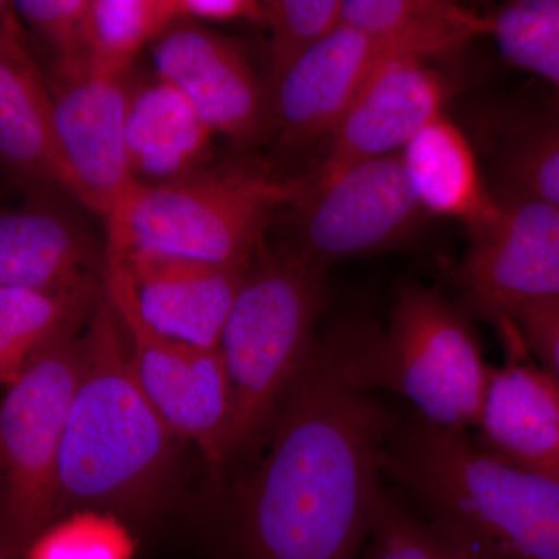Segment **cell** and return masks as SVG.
<instances>
[{"label":"cell","mask_w":559,"mask_h":559,"mask_svg":"<svg viewBox=\"0 0 559 559\" xmlns=\"http://www.w3.org/2000/svg\"><path fill=\"white\" fill-rule=\"evenodd\" d=\"M238 500L245 559H355L380 496L385 417L353 380L342 331L316 342Z\"/></svg>","instance_id":"1"},{"label":"cell","mask_w":559,"mask_h":559,"mask_svg":"<svg viewBox=\"0 0 559 559\" xmlns=\"http://www.w3.org/2000/svg\"><path fill=\"white\" fill-rule=\"evenodd\" d=\"M381 468L463 559H559V480L488 454L466 430L412 418L384 439Z\"/></svg>","instance_id":"2"},{"label":"cell","mask_w":559,"mask_h":559,"mask_svg":"<svg viewBox=\"0 0 559 559\" xmlns=\"http://www.w3.org/2000/svg\"><path fill=\"white\" fill-rule=\"evenodd\" d=\"M173 432L135 378L130 344L105 289L83 333V367L58 459L66 511L143 514L170 473Z\"/></svg>","instance_id":"3"},{"label":"cell","mask_w":559,"mask_h":559,"mask_svg":"<svg viewBox=\"0 0 559 559\" xmlns=\"http://www.w3.org/2000/svg\"><path fill=\"white\" fill-rule=\"evenodd\" d=\"M325 271L286 246L253 257L219 342L230 392L227 457L260 439L314 348Z\"/></svg>","instance_id":"4"},{"label":"cell","mask_w":559,"mask_h":559,"mask_svg":"<svg viewBox=\"0 0 559 559\" xmlns=\"http://www.w3.org/2000/svg\"><path fill=\"white\" fill-rule=\"evenodd\" d=\"M345 358L359 388L409 401L417 417L439 428H474L489 369L463 316L437 290H401L384 331L341 329Z\"/></svg>","instance_id":"5"},{"label":"cell","mask_w":559,"mask_h":559,"mask_svg":"<svg viewBox=\"0 0 559 559\" xmlns=\"http://www.w3.org/2000/svg\"><path fill=\"white\" fill-rule=\"evenodd\" d=\"M307 186L242 167H204L171 182L138 183L106 223L105 249L250 263L275 213L293 207Z\"/></svg>","instance_id":"6"},{"label":"cell","mask_w":559,"mask_h":559,"mask_svg":"<svg viewBox=\"0 0 559 559\" xmlns=\"http://www.w3.org/2000/svg\"><path fill=\"white\" fill-rule=\"evenodd\" d=\"M86 322L44 345L0 401V528L22 555L58 518V459Z\"/></svg>","instance_id":"7"},{"label":"cell","mask_w":559,"mask_h":559,"mask_svg":"<svg viewBox=\"0 0 559 559\" xmlns=\"http://www.w3.org/2000/svg\"><path fill=\"white\" fill-rule=\"evenodd\" d=\"M103 289L127 334L135 378L173 436L197 443L209 462L226 460L230 392L219 349L190 347L154 330L139 310L130 272L106 252Z\"/></svg>","instance_id":"8"},{"label":"cell","mask_w":559,"mask_h":559,"mask_svg":"<svg viewBox=\"0 0 559 559\" xmlns=\"http://www.w3.org/2000/svg\"><path fill=\"white\" fill-rule=\"evenodd\" d=\"M293 207L296 238L289 246L323 271L337 261L395 248L428 215L412 190L400 153L308 180Z\"/></svg>","instance_id":"9"},{"label":"cell","mask_w":559,"mask_h":559,"mask_svg":"<svg viewBox=\"0 0 559 559\" xmlns=\"http://www.w3.org/2000/svg\"><path fill=\"white\" fill-rule=\"evenodd\" d=\"M43 73L72 197L108 223L138 186L127 150L130 72H110L84 55L51 58Z\"/></svg>","instance_id":"10"},{"label":"cell","mask_w":559,"mask_h":559,"mask_svg":"<svg viewBox=\"0 0 559 559\" xmlns=\"http://www.w3.org/2000/svg\"><path fill=\"white\" fill-rule=\"evenodd\" d=\"M487 219L469 227L460 280L496 322L559 304V209L500 191Z\"/></svg>","instance_id":"11"},{"label":"cell","mask_w":559,"mask_h":559,"mask_svg":"<svg viewBox=\"0 0 559 559\" xmlns=\"http://www.w3.org/2000/svg\"><path fill=\"white\" fill-rule=\"evenodd\" d=\"M154 73L190 102L205 124L238 146L274 132L271 91L240 46L205 25L178 21L153 43Z\"/></svg>","instance_id":"12"},{"label":"cell","mask_w":559,"mask_h":559,"mask_svg":"<svg viewBox=\"0 0 559 559\" xmlns=\"http://www.w3.org/2000/svg\"><path fill=\"white\" fill-rule=\"evenodd\" d=\"M447 100V81L428 62L388 55L331 134L329 156L316 178L401 153L421 128L444 114Z\"/></svg>","instance_id":"13"},{"label":"cell","mask_w":559,"mask_h":559,"mask_svg":"<svg viewBox=\"0 0 559 559\" xmlns=\"http://www.w3.org/2000/svg\"><path fill=\"white\" fill-rule=\"evenodd\" d=\"M498 323L509 358L489 369L474 441L503 462L559 480V385L530 358L513 322Z\"/></svg>","instance_id":"14"},{"label":"cell","mask_w":559,"mask_h":559,"mask_svg":"<svg viewBox=\"0 0 559 559\" xmlns=\"http://www.w3.org/2000/svg\"><path fill=\"white\" fill-rule=\"evenodd\" d=\"M105 252L130 272L139 310L154 330L190 347L219 349L252 261L216 264L140 249Z\"/></svg>","instance_id":"15"},{"label":"cell","mask_w":559,"mask_h":559,"mask_svg":"<svg viewBox=\"0 0 559 559\" xmlns=\"http://www.w3.org/2000/svg\"><path fill=\"white\" fill-rule=\"evenodd\" d=\"M384 50L362 32L341 24L271 86L280 145L300 148L331 138Z\"/></svg>","instance_id":"16"},{"label":"cell","mask_w":559,"mask_h":559,"mask_svg":"<svg viewBox=\"0 0 559 559\" xmlns=\"http://www.w3.org/2000/svg\"><path fill=\"white\" fill-rule=\"evenodd\" d=\"M103 267L105 249L69 210L46 200L0 209L2 288H86L103 282Z\"/></svg>","instance_id":"17"},{"label":"cell","mask_w":559,"mask_h":559,"mask_svg":"<svg viewBox=\"0 0 559 559\" xmlns=\"http://www.w3.org/2000/svg\"><path fill=\"white\" fill-rule=\"evenodd\" d=\"M0 170L22 186L72 197L49 91L31 49L0 50Z\"/></svg>","instance_id":"18"},{"label":"cell","mask_w":559,"mask_h":559,"mask_svg":"<svg viewBox=\"0 0 559 559\" xmlns=\"http://www.w3.org/2000/svg\"><path fill=\"white\" fill-rule=\"evenodd\" d=\"M215 132L175 86L154 73L132 80L127 150L138 183L186 178L207 164Z\"/></svg>","instance_id":"19"},{"label":"cell","mask_w":559,"mask_h":559,"mask_svg":"<svg viewBox=\"0 0 559 559\" xmlns=\"http://www.w3.org/2000/svg\"><path fill=\"white\" fill-rule=\"evenodd\" d=\"M400 156L428 215L462 221L469 229L495 212L498 201L481 179L469 140L444 114L421 128Z\"/></svg>","instance_id":"20"},{"label":"cell","mask_w":559,"mask_h":559,"mask_svg":"<svg viewBox=\"0 0 559 559\" xmlns=\"http://www.w3.org/2000/svg\"><path fill=\"white\" fill-rule=\"evenodd\" d=\"M342 24L385 53L428 62L488 36V14L451 0H342Z\"/></svg>","instance_id":"21"},{"label":"cell","mask_w":559,"mask_h":559,"mask_svg":"<svg viewBox=\"0 0 559 559\" xmlns=\"http://www.w3.org/2000/svg\"><path fill=\"white\" fill-rule=\"evenodd\" d=\"M102 286L103 282L72 290L0 286V385L13 384L44 345L90 318Z\"/></svg>","instance_id":"22"},{"label":"cell","mask_w":559,"mask_h":559,"mask_svg":"<svg viewBox=\"0 0 559 559\" xmlns=\"http://www.w3.org/2000/svg\"><path fill=\"white\" fill-rule=\"evenodd\" d=\"M178 21L175 0H91L86 57L110 72H131L140 50Z\"/></svg>","instance_id":"23"},{"label":"cell","mask_w":559,"mask_h":559,"mask_svg":"<svg viewBox=\"0 0 559 559\" xmlns=\"http://www.w3.org/2000/svg\"><path fill=\"white\" fill-rule=\"evenodd\" d=\"M488 21V36L510 64L559 91V0H516Z\"/></svg>","instance_id":"24"},{"label":"cell","mask_w":559,"mask_h":559,"mask_svg":"<svg viewBox=\"0 0 559 559\" xmlns=\"http://www.w3.org/2000/svg\"><path fill=\"white\" fill-rule=\"evenodd\" d=\"M502 190L559 209V116L518 128L499 153Z\"/></svg>","instance_id":"25"},{"label":"cell","mask_w":559,"mask_h":559,"mask_svg":"<svg viewBox=\"0 0 559 559\" xmlns=\"http://www.w3.org/2000/svg\"><path fill=\"white\" fill-rule=\"evenodd\" d=\"M134 539L117 514L72 511L39 533L22 559H132Z\"/></svg>","instance_id":"26"},{"label":"cell","mask_w":559,"mask_h":559,"mask_svg":"<svg viewBox=\"0 0 559 559\" xmlns=\"http://www.w3.org/2000/svg\"><path fill=\"white\" fill-rule=\"evenodd\" d=\"M261 25L270 31L271 86L316 44L342 24V0H264Z\"/></svg>","instance_id":"27"},{"label":"cell","mask_w":559,"mask_h":559,"mask_svg":"<svg viewBox=\"0 0 559 559\" xmlns=\"http://www.w3.org/2000/svg\"><path fill=\"white\" fill-rule=\"evenodd\" d=\"M366 559H463L428 522L412 516L381 488L367 536Z\"/></svg>","instance_id":"28"},{"label":"cell","mask_w":559,"mask_h":559,"mask_svg":"<svg viewBox=\"0 0 559 559\" xmlns=\"http://www.w3.org/2000/svg\"><path fill=\"white\" fill-rule=\"evenodd\" d=\"M91 0H17L20 20L51 50L55 60L86 55Z\"/></svg>","instance_id":"29"},{"label":"cell","mask_w":559,"mask_h":559,"mask_svg":"<svg viewBox=\"0 0 559 559\" xmlns=\"http://www.w3.org/2000/svg\"><path fill=\"white\" fill-rule=\"evenodd\" d=\"M536 362L559 385V304L539 305L509 319Z\"/></svg>","instance_id":"30"},{"label":"cell","mask_w":559,"mask_h":559,"mask_svg":"<svg viewBox=\"0 0 559 559\" xmlns=\"http://www.w3.org/2000/svg\"><path fill=\"white\" fill-rule=\"evenodd\" d=\"M179 21L237 22L260 24L261 2L257 0H175Z\"/></svg>","instance_id":"31"},{"label":"cell","mask_w":559,"mask_h":559,"mask_svg":"<svg viewBox=\"0 0 559 559\" xmlns=\"http://www.w3.org/2000/svg\"><path fill=\"white\" fill-rule=\"evenodd\" d=\"M28 47L22 21L14 2L0 0V50H24Z\"/></svg>","instance_id":"32"},{"label":"cell","mask_w":559,"mask_h":559,"mask_svg":"<svg viewBox=\"0 0 559 559\" xmlns=\"http://www.w3.org/2000/svg\"><path fill=\"white\" fill-rule=\"evenodd\" d=\"M22 557L24 555L10 543L3 530L0 528V559H22Z\"/></svg>","instance_id":"33"}]
</instances>
